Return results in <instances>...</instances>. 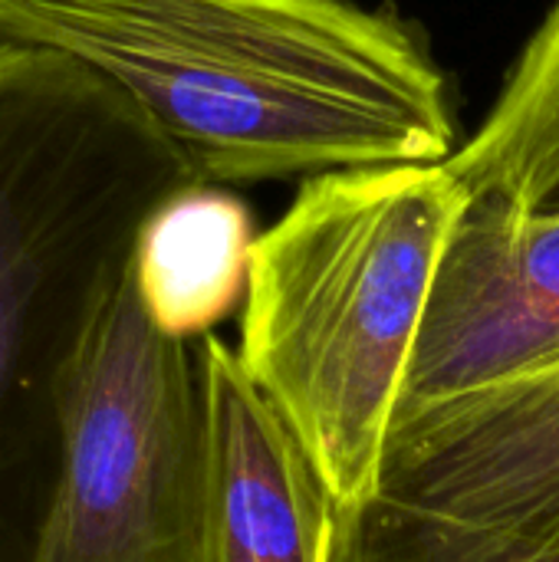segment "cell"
<instances>
[{"mask_svg":"<svg viewBox=\"0 0 559 562\" xmlns=\"http://www.w3.org/2000/svg\"><path fill=\"white\" fill-rule=\"evenodd\" d=\"M0 40L115 82L204 184L455 155L448 72L392 7L359 0H0Z\"/></svg>","mask_w":559,"mask_h":562,"instance_id":"6da1fadb","label":"cell"},{"mask_svg":"<svg viewBox=\"0 0 559 562\" xmlns=\"http://www.w3.org/2000/svg\"><path fill=\"white\" fill-rule=\"evenodd\" d=\"M468 188L435 165L303 178L254 240L237 356L336 510L379 491L389 425Z\"/></svg>","mask_w":559,"mask_h":562,"instance_id":"7a4b0ae2","label":"cell"},{"mask_svg":"<svg viewBox=\"0 0 559 562\" xmlns=\"http://www.w3.org/2000/svg\"><path fill=\"white\" fill-rule=\"evenodd\" d=\"M53 412L56 481L30 562H194L204 497L198 349L155 329L132 257L72 310Z\"/></svg>","mask_w":559,"mask_h":562,"instance_id":"3957f363","label":"cell"},{"mask_svg":"<svg viewBox=\"0 0 559 562\" xmlns=\"http://www.w3.org/2000/svg\"><path fill=\"white\" fill-rule=\"evenodd\" d=\"M376 497L559 550V349L484 385L399 405Z\"/></svg>","mask_w":559,"mask_h":562,"instance_id":"277c9868","label":"cell"},{"mask_svg":"<svg viewBox=\"0 0 559 562\" xmlns=\"http://www.w3.org/2000/svg\"><path fill=\"white\" fill-rule=\"evenodd\" d=\"M559 349V214L468 198L418 329L399 405L455 395Z\"/></svg>","mask_w":559,"mask_h":562,"instance_id":"5b68a950","label":"cell"},{"mask_svg":"<svg viewBox=\"0 0 559 562\" xmlns=\"http://www.w3.org/2000/svg\"><path fill=\"white\" fill-rule=\"evenodd\" d=\"M204 497L194 562H333L336 504L306 448L217 333L194 342Z\"/></svg>","mask_w":559,"mask_h":562,"instance_id":"8992f818","label":"cell"},{"mask_svg":"<svg viewBox=\"0 0 559 562\" xmlns=\"http://www.w3.org/2000/svg\"><path fill=\"white\" fill-rule=\"evenodd\" d=\"M250 211L221 184H191L161 201L142 224L132 250V280L142 310L171 339L198 342L244 306Z\"/></svg>","mask_w":559,"mask_h":562,"instance_id":"52a82bcc","label":"cell"},{"mask_svg":"<svg viewBox=\"0 0 559 562\" xmlns=\"http://www.w3.org/2000/svg\"><path fill=\"white\" fill-rule=\"evenodd\" d=\"M448 168L468 194L559 214V0L521 46L494 105Z\"/></svg>","mask_w":559,"mask_h":562,"instance_id":"ba28073f","label":"cell"},{"mask_svg":"<svg viewBox=\"0 0 559 562\" xmlns=\"http://www.w3.org/2000/svg\"><path fill=\"white\" fill-rule=\"evenodd\" d=\"M333 562H559V550H530L372 497L336 510Z\"/></svg>","mask_w":559,"mask_h":562,"instance_id":"9c48e42d","label":"cell"}]
</instances>
